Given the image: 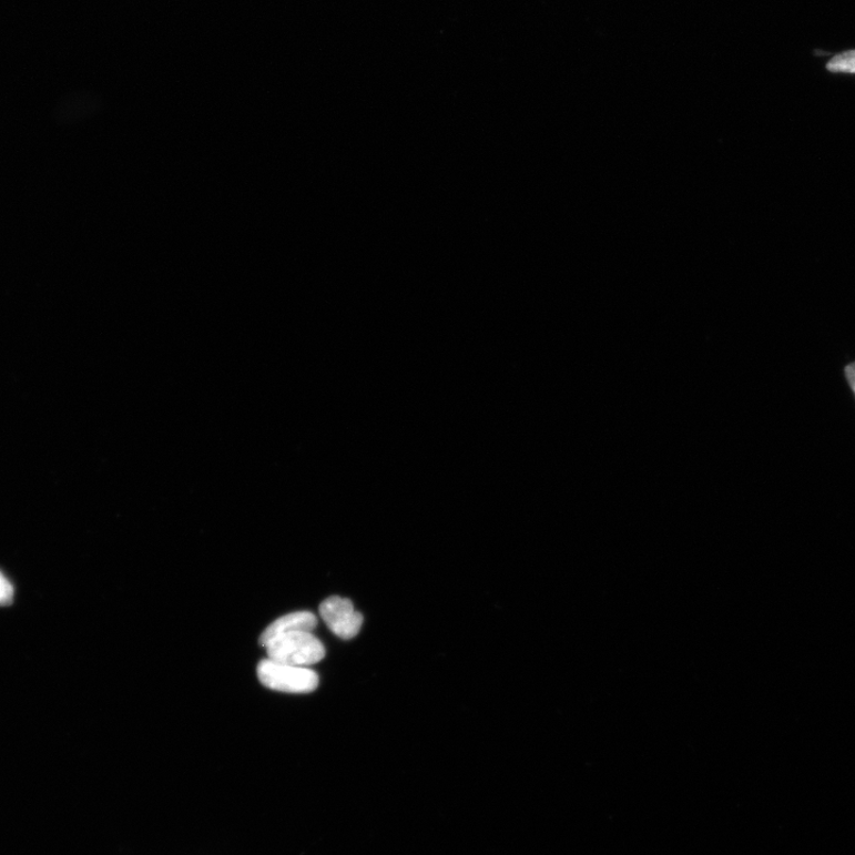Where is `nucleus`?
<instances>
[{"instance_id":"423d86ee","label":"nucleus","mask_w":855,"mask_h":855,"mask_svg":"<svg viewBox=\"0 0 855 855\" xmlns=\"http://www.w3.org/2000/svg\"><path fill=\"white\" fill-rule=\"evenodd\" d=\"M14 599V589L12 582L0 570V607H10Z\"/></svg>"},{"instance_id":"39448f33","label":"nucleus","mask_w":855,"mask_h":855,"mask_svg":"<svg viewBox=\"0 0 855 855\" xmlns=\"http://www.w3.org/2000/svg\"><path fill=\"white\" fill-rule=\"evenodd\" d=\"M827 71L831 73L855 74V50H847V52L834 57L827 63Z\"/></svg>"},{"instance_id":"20e7f679","label":"nucleus","mask_w":855,"mask_h":855,"mask_svg":"<svg viewBox=\"0 0 855 855\" xmlns=\"http://www.w3.org/2000/svg\"><path fill=\"white\" fill-rule=\"evenodd\" d=\"M317 627V618L309 611L294 612L283 615L267 627L259 637L261 647L276 639L277 635L291 632H312Z\"/></svg>"},{"instance_id":"f03ea898","label":"nucleus","mask_w":855,"mask_h":855,"mask_svg":"<svg viewBox=\"0 0 855 855\" xmlns=\"http://www.w3.org/2000/svg\"><path fill=\"white\" fill-rule=\"evenodd\" d=\"M257 675L266 689L291 693L307 694L317 689L318 676L307 666H295L265 659L257 666Z\"/></svg>"},{"instance_id":"f257e3e1","label":"nucleus","mask_w":855,"mask_h":855,"mask_svg":"<svg viewBox=\"0 0 855 855\" xmlns=\"http://www.w3.org/2000/svg\"><path fill=\"white\" fill-rule=\"evenodd\" d=\"M267 659L282 664L308 666L326 656L324 644L312 632H291L277 635L265 645Z\"/></svg>"},{"instance_id":"7ed1b4c3","label":"nucleus","mask_w":855,"mask_h":855,"mask_svg":"<svg viewBox=\"0 0 855 855\" xmlns=\"http://www.w3.org/2000/svg\"><path fill=\"white\" fill-rule=\"evenodd\" d=\"M320 615L329 630L343 640L355 639L364 623V617L355 610L354 603L340 597L326 599L320 605Z\"/></svg>"},{"instance_id":"0eeeda50","label":"nucleus","mask_w":855,"mask_h":855,"mask_svg":"<svg viewBox=\"0 0 855 855\" xmlns=\"http://www.w3.org/2000/svg\"><path fill=\"white\" fill-rule=\"evenodd\" d=\"M846 376L849 381L851 388L855 394V364H851L849 366H847Z\"/></svg>"}]
</instances>
